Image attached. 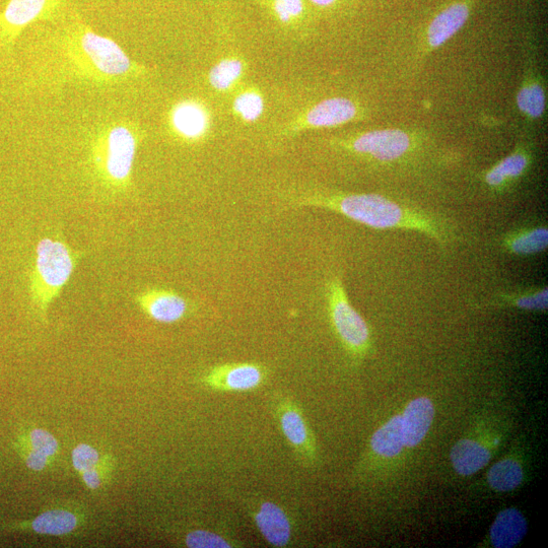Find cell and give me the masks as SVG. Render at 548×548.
<instances>
[{
    "instance_id": "cell-7",
    "label": "cell",
    "mask_w": 548,
    "mask_h": 548,
    "mask_svg": "<svg viewBox=\"0 0 548 548\" xmlns=\"http://www.w3.org/2000/svg\"><path fill=\"white\" fill-rule=\"evenodd\" d=\"M522 74L516 93V108L528 131L540 123L547 111V87L539 57L535 33L526 31L521 43Z\"/></svg>"
},
{
    "instance_id": "cell-32",
    "label": "cell",
    "mask_w": 548,
    "mask_h": 548,
    "mask_svg": "<svg viewBox=\"0 0 548 548\" xmlns=\"http://www.w3.org/2000/svg\"><path fill=\"white\" fill-rule=\"evenodd\" d=\"M85 485L90 490H98L103 485L102 464L81 473Z\"/></svg>"
},
{
    "instance_id": "cell-25",
    "label": "cell",
    "mask_w": 548,
    "mask_h": 548,
    "mask_svg": "<svg viewBox=\"0 0 548 548\" xmlns=\"http://www.w3.org/2000/svg\"><path fill=\"white\" fill-rule=\"evenodd\" d=\"M493 305L526 312H544L548 309V289L543 287L510 294H500L493 299Z\"/></svg>"
},
{
    "instance_id": "cell-26",
    "label": "cell",
    "mask_w": 548,
    "mask_h": 548,
    "mask_svg": "<svg viewBox=\"0 0 548 548\" xmlns=\"http://www.w3.org/2000/svg\"><path fill=\"white\" fill-rule=\"evenodd\" d=\"M233 110L244 122H256L265 110L264 97L256 88L245 89L235 96Z\"/></svg>"
},
{
    "instance_id": "cell-14",
    "label": "cell",
    "mask_w": 548,
    "mask_h": 548,
    "mask_svg": "<svg viewBox=\"0 0 548 548\" xmlns=\"http://www.w3.org/2000/svg\"><path fill=\"white\" fill-rule=\"evenodd\" d=\"M472 0H455L441 10L429 24L423 37L422 50L430 54L451 40L467 23Z\"/></svg>"
},
{
    "instance_id": "cell-11",
    "label": "cell",
    "mask_w": 548,
    "mask_h": 548,
    "mask_svg": "<svg viewBox=\"0 0 548 548\" xmlns=\"http://www.w3.org/2000/svg\"><path fill=\"white\" fill-rule=\"evenodd\" d=\"M524 132L508 156L482 173L481 179L489 191L504 193L528 175L534 161V146L529 132Z\"/></svg>"
},
{
    "instance_id": "cell-16",
    "label": "cell",
    "mask_w": 548,
    "mask_h": 548,
    "mask_svg": "<svg viewBox=\"0 0 548 548\" xmlns=\"http://www.w3.org/2000/svg\"><path fill=\"white\" fill-rule=\"evenodd\" d=\"M251 516L264 540L274 547H287L293 537V524L287 512L278 504L261 501Z\"/></svg>"
},
{
    "instance_id": "cell-21",
    "label": "cell",
    "mask_w": 548,
    "mask_h": 548,
    "mask_svg": "<svg viewBox=\"0 0 548 548\" xmlns=\"http://www.w3.org/2000/svg\"><path fill=\"white\" fill-rule=\"evenodd\" d=\"M405 449L401 414L390 418L373 434L369 445L371 462L385 463L397 459Z\"/></svg>"
},
{
    "instance_id": "cell-15",
    "label": "cell",
    "mask_w": 548,
    "mask_h": 548,
    "mask_svg": "<svg viewBox=\"0 0 548 548\" xmlns=\"http://www.w3.org/2000/svg\"><path fill=\"white\" fill-rule=\"evenodd\" d=\"M169 125L179 139L187 143L199 142L210 130L209 110L195 100H183L169 113Z\"/></svg>"
},
{
    "instance_id": "cell-5",
    "label": "cell",
    "mask_w": 548,
    "mask_h": 548,
    "mask_svg": "<svg viewBox=\"0 0 548 548\" xmlns=\"http://www.w3.org/2000/svg\"><path fill=\"white\" fill-rule=\"evenodd\" d=\"M326 295L330 322L342 348L353 361L365 360L373 349L371 329L351 303L340 277L328 282Z\"/></svg>"
},
{
    "instance_id": "cell-10",
    "label": "cell",
    "mask_w": 548,
    "mask_h": 548,
    "mask_svg": "<svg viewBox=\"0 0 548 548\" xmlns=\"http://www.w3.org/2000/svg\"><path fill=\"white\" fill-rule=\"evenodd\" d=\"M366 116L365 108L355 99L331 97L321 100L302 111L285 127L286 134L324 130L360 121Z\"/></svg>"
},
{
    "instance_id": "cell-33",
    "label": "cell",
    "mask_w": 548,
    "mask_h": 548,
    "mask_svg": "<svg viewBox=\"0 0 548 548\" xmlns=\"http://www.w3.org/2000/svg\"><path fill=\"white\" fill-rule=\"evenodd\" d=\"M314 5L322 8H327L335 3V0H310Z\"/></svg>"
},
{
    "instance_id": "cell-27",
    "label": "cell",
    "mask_w": 548,
    "mask_h": 548,
    "mask_svg": "<svg viewBox=\"0 0 548 548\" xmlns=\"http://www.w3.org/2000/svg\"><path fill=\"white\" fill-rule=\"evenodd\" d=\"M185 545L190 548H231L236 546L228 537L210 530H194L185 537Z\"/></svg>"
},
{
    "instance_id": "cell-1",
    "label": "cell",
    "mask_w": 548,
    "mask_h": 548,
    "mask_svg": "<svg viewBox=\"0 0 548 548\" xmlns=\"http://www.w3.org/2000/svg\"><path fill=\"white\" fill-rule=\"evenodd\" d=\"M55 44L61 76L70 81L110 87L142 79L148 73L118 43L96 33L77 14L62 26Z\"/></svg>"
},
{
    "instance_id": "cell-4",
    "label": "cell",
    "mask_w": 548,
    "mask_h": 548,
    "mask_svg": "<svg viewBox=\"0 0 548 548\" xmlns=\"http://www.w3.org/2000/svg\"><path fill=\"white\" fill-rule=\"evenodd\" d=\"M141 141L140 126L128 119L108 121L95 129L90 140V164L105 187L117 191L129 187Z\"/></svg>"
},
{
    "instance_id": "cell-30",
    "label": "cell",
    "mask_w": 548,
    "mask_h": 548,
    "mask_svg": "<svg viewBox=\"0 0 548 548\" xmlns=\"http://www.w3.org/2000/svg\"><path fill=\"white\" fill-rule=\"evenodd\" d=\"M100 460L97 449L87 444L77 446L72 453L73 465L80 473L98 466Z\"/></svg>"
},
{
    "instance_id": "cell-20",
    "label": "cell",
    "mask_w": 548,
    "mask_h": 548,
    "mask_svg": "<svg viewBox=\"0 0 548 548\" xmlns=\"http://www.w3.org/2000/svg\"><path fill=\"white\" fill-rule=\"evenodd\" d=\"M526 482V467L516 450L497 461L486 475L488 487L496 493H511Z\"/></svg>"
},
{
    "instance_id": "cell-6",
    "label": "cell",
    "mask_w": 548,
    "mask_h": 548,
    "mask_svg": "<svg viewBox=\"0 0 548 548\" xmlns=\"http://www.w3.org/2000/svg\"><path fill=\"white\" fill-rule=\"evenodd\" d=\"M74 268V255L64 243L47 238L40 241L31 291L35 304L43 313L71 279Z\"/></svg>"
},
{
    "instance_id": "cell-22",
    "label": "cell",
    "mask_w": 548,
    "mask_h": 548,
    "mask_svg": "<svg viewBox=\"0 0 548 548\" xmlns=\"http://www.w3.org/2000/svg\"><path fill=\"white\" fill-rule=\"evenodd\" d=\"M503 248L516 256H532L544 252L548 246V229L544 226L525 227L508 233Z\"/></svg>"
},
{
    "instance_id": "cell-19",
    "label": "cell",
    "mask_w": 548,
    "mask_h": 548,
    "mask_svg": "<svg viewBox=\"0 0 548 548\" xmlns=\"http://www.w3.org/2000/svg\"><path fill=\"white\" fill-rule=\"evenodd\" d=\"M137 302L150 318L166 324L182 320L189 308L183 297L163 290L144 293L137 297Z\"/></svg>"
},
{
    "instance_id": "cell-24",
    "label": "cell",
    "mask_w": 548,
    "mask_h": 548,
    "mask_svg": "<svg viewBox=\"0 0 548 548\" xmlns=\"http://www.w3.org/2000/svg\"><path fill=\"white\" fill-rule=\"evenodd\" d=\"M30 526L38 534L63 536L77 529L79 518L71 511L55 509L40 514L32 521Z\"/></svg>"
},
{
    "instance_id": "cell-9",
    "label": "cell",
    "mask_w": 548,
    "mask_h": 548,
    "mask_svg": "<svg viewBox=\"0 0 548 548\" xmlns=\"http://www.w3.org/2000/svg\"><path fill=\"white\" fill-rule=\"evenodd\" d=\"M64 10L65 0H10L0 13V47L11 50L29 26L56 21Z\"/></svg>"
},
{
    "instance_id": "cell-23",
    "label": "cell",
    "mask_w": 548,
    "mask_h": 548,
    "mask_svg": "<svg viewBox=\"0 0 548 548\" xmlns=\"http://www.w3.org/2000/svg\"><path fill=\"white\" fill-rule=\"evenodd\" d=\"M245 72V63L241 58L228 56L211 68L209 83L215 91L228 93L241 83Z\"/></svg>"
},
{
    "instance_id": "cell-18",
    "label": "cell",
    "mask_w": 548,
    "mask_h": 548,
    "mask_svg": "<svg viewBox=\"0 0 548 548\" xmlns=\"http://www.w3.org/2000/svg\"><path fill=\"white\" fill-rule=\"evenodd\" d=\"M527 532L528 522L523 513L516 507L506 508L497 515L483 544L493 548H514Z\"/></svg>"
},
{
    "instance_id": "cell-12",
    "label": "cell",
    "mask_w": 548,
    "mask_h": 548,
    "mask_svg": "<svg viewBox=\"0 0 548 548\" xmlns=\"http://www.w3.org/2000/svg\"><path fill=\"white\" fill-rule=\"evenodd\" d=\"M496 431H473L458 440L451 449L450 460L461 476H471L483 470L493 459L501 442Z\"/></svg>"
},
{
    "instance_id": "cell-3",
    "label": "cell",
    "mask_w": 548,
    "mask_h": 548,
    "mask_svg": "<svg viewBox=\"0 0 548 548\" xmlns=\"http://www.w3.org/2000/svg\"><path fill=\"white\" fill-rule=\"evenodd\" d=\"M330 148L379 169L414 168L433 153L432 135L419 127L353 131L327 139Z\"/></svg>"
},
{
    "instance_id": "cell-17",
    "label": "cell",
    "mask_w": 548,
    "mask_h": 548,
    "mask_svg": "<svg viewBox=\"0 0 548 548\" xmlns=\"http://www.w3.org/2000/svg\"><path fill=\"white\" fill-rule=\"evenodd\" d=\"M435 415V405L429 397H417L407 403L401 414L405 448L415 449L425 441Z\"/></svg>"
},
{
    "instance_id": "cell-29",
    "label": "cell",
    "mask_w": 548,
    "mask_h": 548,
    "mask_svg": "<svg viewBox=\"0 0 548 548\" xmlns=\"http://www.w3.org/2000/svg\"><path fill=\"white\" fill-rule=\"evenodd\" d=\"M273 11L283 24L299 20L304 13L303 0H273Z\"/></svg>"
},
{
    "instance_id": "cell-2",
    "label": "cell",
    "mask_w": 548,
    "mask_h": 548,
    "mask_svg": "<svg viewBox=\"0 0 548 548\" xmlns=\"http://www.w3.org/2000/svg\"><path fill=\"white\" fill-rule=\"evenodd\" d=\"M293 200L301 207L328 210L374 230L419 232L441 246L455 238L454 228L445 219L382 194L311 190Z\"/></svg>"
},
{
    "instance_id": "cell-13",
    "label": "cell",
    "mask_w": 548,
    "mask_h": 548,
    "mask_svg": "<svg viewBox=\"0 0 548 548\" xmlns=\"http://www.w3.org/2000/svg\"><path fill=\"white\" fill-rule=\"evenodd\" d=\"M269 370L261 364L235 363L212 368L201 379L204 386L219 392H251L263 386Z\"/></svg>"
},
{
    "instance_id": "cell-28",
    "label": "cell",
    "mask_w": 548,
    "mask_h": 548,
    "mask_svg": "<svg viewBox=\"0 0 548 548\" xmlns=\"http://www.w3.org/2000/svg\"><path fill=\"white\" fill-rule=\"evenodd\" d=\"M25 446L26 449L46 455L49 458H53L59 449V445L55 437L48 431L42 429L32 430L28 435V440Z\"/></svg>"
},
{
    "instance_id": "cell-31",
    "label": "cell",
    "mask_w": 548,
    "mask_h": 548,
    "mask_svg": "<svg viewBox=\"0 0 548 548\" xmlns=\"http://www.w3.org/2000/svg\"><path fill=\"white\" fill-rule=\"evenodd\" d=\"M26 465L34 471L44 470L50 463L51 458L46 455L37 453L33 450L26 449L23 452Z\"/></svg>"
},
{
    "instance_id": "cell-8",
    "label": "cell",
    "mask_w": 548,
    "mask_h": 548,
    "mask_svg": "<svg viewBox=\"0 0 548 548\" xmlns=\"http://www.w3.org/2000/svg\"><path fill=\"white\" fill-rule=\"evenodd\" d=\"M271 408L299 463L314 467L319 461L317 441L300 404L290 396L277 395Z\"/></svg>"
}]
</instances>
